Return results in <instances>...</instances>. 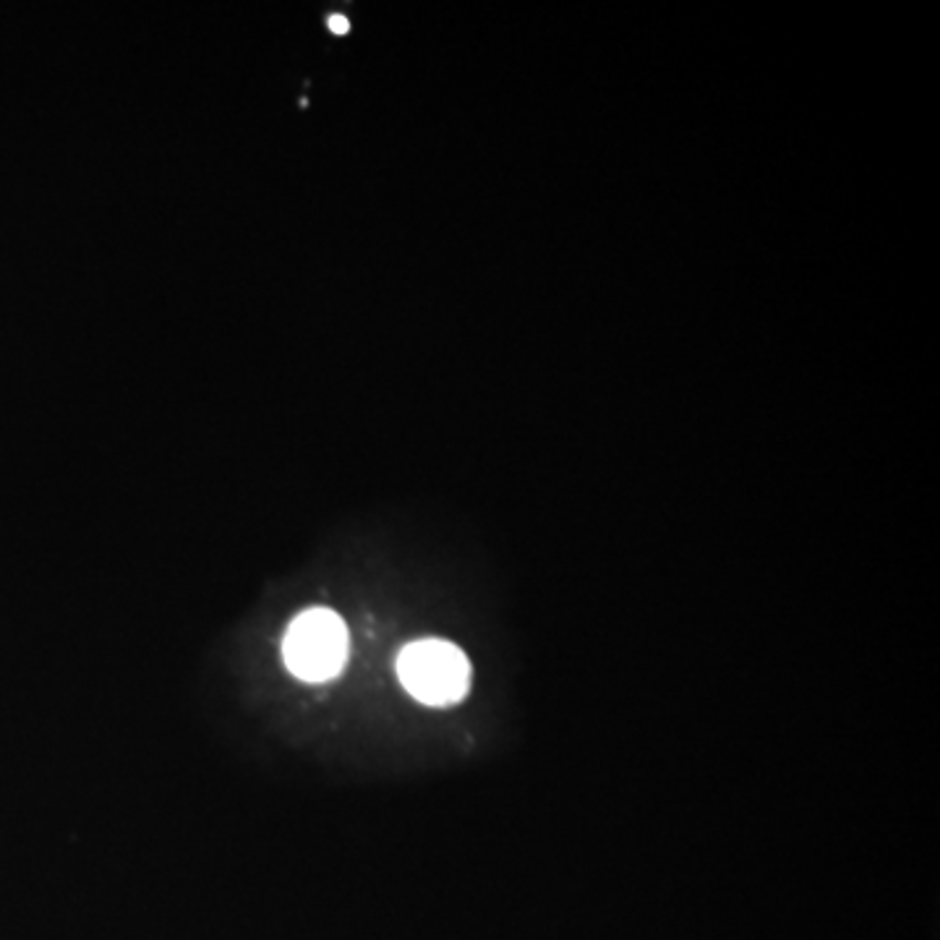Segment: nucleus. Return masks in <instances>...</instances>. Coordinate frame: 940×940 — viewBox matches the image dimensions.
<instances>
[{"instance_id": "nucleus-1", "label": "nucleus", "mask_w": 940, "mask_h": 940, "mask_svg": "<svg viewBox=\"0 0 940 940\" xmlns=\"http://www.w3.org/2000/svg\"><path fill=\"white\" fill-rule=\"evenodd\" d=\"M348 627L330 608L298 614L282 640L285 664L303 682H330L348 661Z\"/></svg>"}, {"instance_id": "nucleus-2", "label": "nucleus", "mask_w": 940, "mask_h": 940, "mask_svg": "<svg viewBox=\"0 0 940 940\" xmlns=\"http://www.w3.org/2000/svg\"><path fill=\"white\" fill-rule=\"evenodd\" d=\"M397 677L415 700L452 705L468 695L470 661L460 648L447 640H415L400 650Z\"/></svg>"}, {"instance_id": "nucleus-3", "label": "nucleus", "mask_w": 940, "mask_h": 940, "mask_svg": "<svg viewBox=\"0 0 940 940\" xmlns=\"http://www.w3.org/2000/svg\"><path fill=\"white\" fill-rule=\"evenodd\" d=\"M348 19L345 16H330V29H332V35H348Z\"/></svg>"}]
</instances>
